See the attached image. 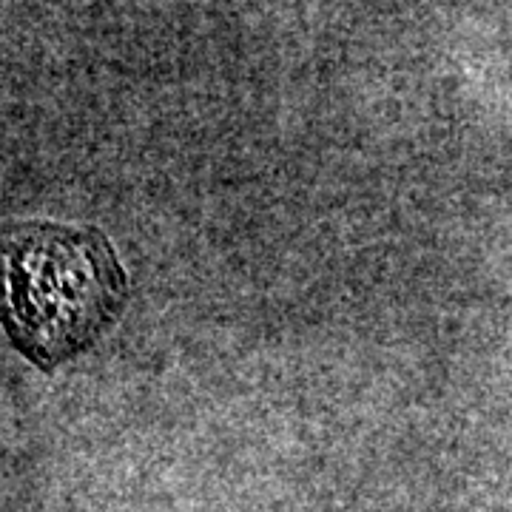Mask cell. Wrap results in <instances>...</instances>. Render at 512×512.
I'll return each instance as SVG.
<instances>
[{"label":"cell","mask_w":512,"mask_h":512,"mask_svg":"<svg viewBox=\"0 0 512 512\" xmlns=\"http://www.w3.org/2000/svg\"><path fill=\"white\" fill-rule=\"evenodd\" d=\"M126 302V274L94 228L52 222L0 234V319L12 345L55 367L94 345Z\"/></svg>","instance_id":"cell-1"}]
</instances>
